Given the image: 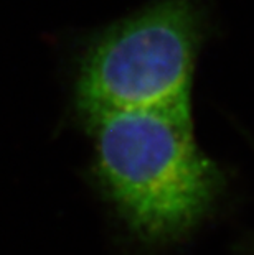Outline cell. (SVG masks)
Segmentation results:
<instances>
[{"label":"cell","instance_id":"obj_1","mask_svg":"<svg viewBox=\"0 0 254 255\" xmlns=\"http://www.w3.org/2000/svg\"><path fill=\"white\" fill-rule=\"evenodd\" d=\"M86 124L102 191L140 241H180L215 208L225 176L198 148L190 109L111 112Z\"/></svg>","mask_w":254,"mask_h":255},{"label":"cell","instance_id":"obj_2","mask_svg":"<svg viewBox=\"0 0 254 255\" xmlns=\"http://www.w3.org/2000/svg\"><path fill=\"white\" fill-rule=\"evenodd\" d=\"M203 26L197 0H154L102 30L78 66L79 116L89 122L111 112L190 109Z\"/></svg>","mask_w":254,"mask_h":255}]
</instances>
